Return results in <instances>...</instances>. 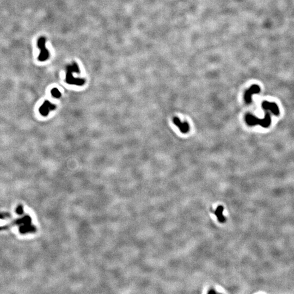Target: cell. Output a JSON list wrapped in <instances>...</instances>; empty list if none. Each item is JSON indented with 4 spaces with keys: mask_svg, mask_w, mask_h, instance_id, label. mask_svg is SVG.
Instances as JSON below:
<instances>
[{
    "mask_svg": "<svg viewBox=\"0 0 294 294\" xmlns=\"http://www.w3.org/2000/svg\"><path fill=\"white\" fill-rule=\"evenodd\" d=\"M245 121L248 125L250 126L259 125L263 128H268L271 124V119L268 113L266 114L265 118L262 119L258 118L251 114H247L245 116Z\"/></svg>",
    "mask_w": 294,
    "mask_h": 294,
    "instance_id": "cell-1",
    "label": "cell"
},
{
    "mask_svg": "<svg viewBox=\"0 0 294 294\" xmlns=\"http://www.w3.org/2000/svg\"><path fill=\"white\" fill-rule=\"evenodd\" d=\"M79 68L78 65L74 63L72 65H68L67 68L66 74V81L69 84L76 85L78 86H82L85 83V80L82 79H76L73 77V72H79Z\"/></svg>",
    "mask_w": 294,
    "mask_h": 294,
    "instance_id": "cell-2",
    "label": "cell"
},
{
    "mask_svg": "<svg viewBox=\"0 0 294 294\" xmlns=\"http://www.w3.org/2000/svg\"><path fill=\"white\" fill-rule=\"evenodd\" d=\"M45 42H46V39L44 37H42L38 39L37 43L38 47L40 50V52L38 57V59L39 61L42 62L47 60L49 56V51L45 47Z\"/></svg>",
    "mask_w": 294,
    "mask_h": 294,
    "instance_id": "cell-3",
    "label": "cell"
},
{
    "mask_svg": "<svg viewBox=\"0 0 294 294\" xmlns=\"http://www.w3.org/2000/svg\"><path fill=\"white\" fill-rule=\"evenodd\" d=\"M261 92V88L259 86L253 85L250 88L246 91L244 95V99L246 103H250L252 102V97L253 94H257Z\"/></svg>",
    "mask_w": 294,
    "mask_h": 294,
    "instance_id": "cell-4",
    "label": "cell"
},
{
    "mask_svg": "<svg viewBox=\"0 0 294 294\" xmlns=\"http://www.w3.org/2000/svg\"><path fill=\"white\" fill-rule=\"evenodd\" d=\"M56 108V106L50 103L49 101H45L39 108V112L42 116H47L50 111H52Z\"/></svg>",
    "mask_w": 294,
    "mask_h": 294,
    "instance_id": "cell-5",
    "label": "cell"
},
{
    "mask_svg": "<svg viewBox=\"0 0 294 294\" xmlns=\"http://www.w3.org/2000/svg\"><path fill=\"white\" fill-rule=\"evenodd\" d=\"M262 107L265 110L271 111L276 116H278L279 114L278 107L275 103L264 101L262 103Z\"/></svg>",
    "mask_w": 294,
    "mask_h": 294,
    "instance_id": "cell-6",
    "label": "cell"
},
{
    "mask_svg": "<svg viewBox=\"0 0 294 294\" xmlns=\"http://www.w3.org/2000/svg\"><path fill=\"white\" fill-rule=\"evenodd\" d=\"M173 123L176 126L179 128L180 131L183 134H186L190 130L189 125L187 122H181L180 120L177 117H174L173 118Z\"/></svg>",
    "mask_w": 294,
    "mask_h": 294,
    "instance_id": "cell-7",
    "label": "cell"
},
{
    "mask_svg": "<svg viewBox=\"0 0 294 294\" xmlns=\"http://www.w3.org/2000/svg\"><path fill=\"white\" fill-rule=\"evenodd\" d=\"M52 96L56 98H59L61 96V94L57 88H53L51 90Z\"/></svg>",
    "mask_w": 294,
    "mask_h": 294,
    "instance_id": "cell-8",
    "label": "cell"
}]
</instances>
